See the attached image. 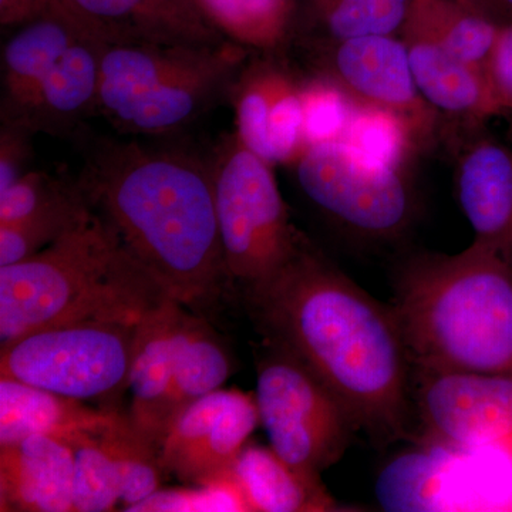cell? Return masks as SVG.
Here are the masks:
<instances>
[{"label":"cell","mask_w":512,"mask_h":512,"mask_svg":"<svg viewBox=\"0 0 512 512\" xmlns=\"http://www.w3.org/2000/svg\"><path fill=\"white\" fill-rule=\"evenodd\" d=\"M128 511L138 512H249L237 478L231 470L191 488L156 491Z\"/></svg>","instance_id":"cell-32"},{"label":"cell","mask_w":512,"mask_h":512,"mask_svg":"<svg viewBox=\"0 0 512 512\" xmlns=\"http://www.w3.org/2000/svg\"><path fill=\"white\" fill-rule=\"evenodd\" d=\"M412 0H303L295 5L291 33L306 46L402 32Z\"/></svg>","instance_id":"cell-23"},{"label":"cell","mask_w":512,"mask_h":512,"mask_svg":"<svg viewBox=\"0 0 512 512\" xmlns=\"http://www.w3.org/2000/svg\"><path fill=\"white\" fill-rule=\"evenodd\" d=\"M232 473L249 512L350 511L329 494L320 478L295 470L271 446L248 443L235 460Z\"/></svg>","instance_id":"cell-22"},{"label":"cell","mask_w":512,"mask_h":512,"mask_svg":"<svg viewBox=\"0 0 512 512\" xmlns=\"http://www.w3.org/2000/svg\"><path fill=\"white\" fill-rule=\"evenodd\" d=\"M210 160L225 276L244 292L284 268L308 238L291 221L274 165L237 134H224Z\"/></svg>","instance_id":"cell-6"},{"label":"cell","mask_w":512,"mask_h":512,"mask_svg":"<svg viewBox=\"0 0 512 512\" xmlns=\"http://www.w3.org/2000/svg\"><path fill=\"white\" fill-rule=\"evenodd\" d=\"M232 373V362L207 323L194 316L181 343L173 379L165 400L168 429L185 407L215 390H220Z\"/></svg>","instance_id":"cell-25"},{"label":"cell","mask_w":512,"mask_h":512,"mask_svg":"<svg viewBox=\"0 0 512 512\" xmlns=\"http://www.w3.org/2000/svg\"><path fill=\"white\" fill-rule=\"evenodd\" d=\"M484 72L504 113H512V25L498 28Z\"/></svg>","instance_id":"cell-35"},{"label":"cell","mask_w":512,"mask_h":512,"mask_svg":"<svg viewBox=\"0 0 512 512\" xmlns=\"http://www.w3.org/2000/svg\"><path fill=\"white\" fill-rule=\"evenodd\" d=\"M101 434L72 447L74 512L111 511L121 501L119 470Z\"/></svg>","instance_id":"cell-29"},{"label":"cell","mask_w":512,"mask_h":512,"mask_svg":"<svg viewBox=\"0 0 512 512\" xmlns=\"http://www.w3.org/2000/svg\"><path fill=\"white\" fill-rule=\"evenodd\" d=\"M417 439L483 446L512 439V375L413 372Z\"/></svg>","instance_id":"cell-12"},{"label":"cell","mask_w":512,"mask_h":512,"mask_svg":"<svg viewBox=\"0 0 512 512\" xmlns=\"http://www.w3.org/2000/svg\"><path fill=\"white\" fill-rule=\"evenodd\" d=\"M342 141L367 163L400 171H406L420 147L413 127L400 114L367 104H357Z\"/></svg>","instance_id":"cell-26"},{"label":"cell","mask_w":512,"mask_h":512,"mask_svg":"<svg viewBox=\"0 0 512 512\" xmlns=\"http://www.w3.org/2000/svg\"><path fill=\"white\" fill-rule=\"evenodd\" d=\"M113 454L120 476L121 503L128 511L160 490V451L148 443L131 424L128 416L117 413L101 434Z\"/></svg>","instance_id":"cell-27"},{"label":"cell","mask_w":512,"mask_h":512,"mask_svg":"<svg viewBox=\"0 0 512 512\" xmlns=\"http://www.w3.org/2000/svg\"><path fill=\"white\" fill-rule=\"evenodd\" d=\"M104 43L93 29L84 30L37 86L19 120L9 126L36 136L73 137L99 116Z\"/></svg>","instance_id":"cell-14"},{"label":"cell","mask_w":512,"mask_h":512,"mask_svg":"<svg viewBox=\"0 0 512 512\" xmlns=\"http://www.w3.org/2000/svg\"><path fill=\"white\" fill-rule=\"evenodd\" d=\"M392 306L413 372L512 375V266L473 241L454 255L413 256Z\"/></svg>","instance_id":"cell-3"},{"label":"cell","mask_w":512,"mask_h":512,"mask_svg":"<svg viewBox=\"0 0 512 512\" xmlns=\"http://www.w3.org/2000/svg\"><path fill=\"white\" fill-rule=\"evenodd\" d=\"M386 511H512V439L453 446L417 439L380 471Z\"/></svg>","instance_id":"cell-7"},{"label":"cell","mask_w":512,"mask_h":512,"mask_svg":"<svg viewBox=\"0 0 512 512\" xmlns=\"http://www.w3.org/2000/svg\"><path fill=\"white\" fill-rule=\"evenodd\" d=\"M192 319L194 315L171 299L137 325L130 373L133 402L128 419L158 451L168 431L165 400Z\"/></svg>","instance_id":"cell-15"},{"label":"cell","mask_w":512,"mask_h":512,"mask_svg":"<svg viewBox=\"0 0 512 512\" xmlns=\"http://www.w3.org/2000/svg\"><path fill=\"white\" fill-rule=\"evenodd\" d=\"M403 28L433 37L466 62L484 66L500 26L473 0H412Z\"/></svg>","instance_id":"cell-24"},{"label":"cell","mask_w":512,"mask_h":512,"mask_svg":"<svg viewBox=\"0 0 512 512\" xmlns=\"http://www.w3.org/2000/svg\"><path fill=\"white\" fill-rule=\"evenodd\" d=\"M261 424L255 394L215 390L185 407L160 447L163 471L198 485L228 473Z\"/></svg>","instance_id":"cell-13"},{"label":"cell","mask_w":512,"mask_h":512,"mask_svg":"<svg viewBox=\"0 0 512 512\" xmlns=\"http://www.w3.org/2000/svg\"><path fill=\"white\" fill-rule=\"evenodd\" d=\"M82 190L55 207L13 224L0 225V266L19 264L52 245L89 214Z\"/></svg>","instance_id":"cell-28"},{"label":"cell","mask_w":512,"mask_h":512,"mask_svg":"<svg viewBox=\"0 0 512 512\" xmlns=\"http://www.w3.org/2000/svg\"><path fill=\"white\" fill-rule=\"evenodd\" d=\"M456 181L474 242L512 266V148L474 137L458 156Z\"/></svg>","instance_id":"cell-17"},{"label":"cell","mask_w":512,"mask_h":512,"mask_svg":"<svg viewBox=\"0 0 512 512\" xmlns=\"http://www.w3.org/2000/svg\"><path fill=\"white\" fill-rule=\"evenodd\" d=\"M255 50L212 45L104 43L99 117L120 136L173 138L231 100Z\"/></svg>","instance_id":"cell-5"},{"label":"cell","mask_w":512,"mask_h":512,"mask_svg":"<svg viewBox=\"0 0 512 512\" xmlns=\"http://www.w3.org/2000/svg\"><path fill=\"white\" fill-rule=\"evenodd\" d=\"M72 447L53 437L30 436L0 446V510L72 512Z\"/></svg>","instance_id":"cell-19"},{"label":"cell","mask_w":512,"mask_h":512,"mask_svg":"<svg viewBox=\"0 0 512 512\" xmlns=\"http://www.w3.org/2000/svg\"><path fill=\"white\" fill-rule=\"evenodd\" d=\"M299 92L308 148L342 141L357 107L352 96L338 82L319 73L299 79Z\"/></svg>","instance_id":"cell-30"},{"label":"cell","mask_w":512,"mask_h":512,"mask_svg":"<svg viewBox=\"0 0 512 512\" xmlns=\"http://www.w3.org/2000/svg\"><path fill=\"white\" fill-rule=\"evenodd\" d=\"M83 151L80 190L128 254L184 308L214 302L228 282L210 156L120 134Z\"/></svg>","instance_id":"cell-2"},{"label":"cell","mask_w":512,"mask_h":512,"mask_svg":"<svg viewBox=\"0 0 512 512\" xmlns=\"http://www.w3.org/2000/svg\"><path fill=\"white\" fill-rule=\"evenodd\" d=\"M137 325L89 320L20 336L2 345L0 377L82 402L117 399L130 389Z\"/></svg>","instance_id":"cell-8"},{"label":"cell","mask_w":512,"mask_h":512,"mask_svg":"<svg viewBox=\"0 0 512 512\" xmlns=\"http://www.w3.org/2000/svg\"><path fill=\"white\" fill-rule=\"evenodd\" d=\"M87 29L93 28L67 5L59 12L18 28L8 39L0 59L2 124H15L19 120L37 86Z\"/></svg>","instance_id":"cell-20"},{"label":"cell","mask_w":512,"mask_h":512,"mask_svg":"<svg viewBox=\"0 0 512 512\" xmlns=\"http://www.w3.org/2000/svg\"><path fill=\"white\" fill-rule=\"evenodd\" d=\"M110 43L212 45L228 39L197 0H67Z\"/></svg>","instance_id":"cell-16"},{"label":"cell","mask_w":512,"mask_h":512,"mask_svg":"<svg viewBox=\"0 0 512 512\" xmlns=\"http://www.w3.org/2000/svg\"><path fill=\"white\" fill-rule=\"evenodd\" d=\"M269 163L295 165L308 150L299 79L284 66L276 82L268 121Z\"/></svg>","instance_id":"cell-31"},{"label":"cell","mask_w":512,"mask_h":512,"mask_svg":"<svg viewBox=\"0 0 512 512\" xmlns=\"http://www.w3.org/2000/svg\"><path fill=\"white\" fill-rule=\"evenodd\" d=\"M255 399L269 444L306 476L320 478L338 463L359 430L338 397L281 349L259 363Z\"/></svg>","instance_id":"cell-9"},{"label":"cell","mask_w":512,"mask_h":512,"mask_svg":"<svg viewBox=\"0 0 512 512\" xmlns=\"http://www.w3.org/2000/svg\"><path fill=\"white\" fill-rule=\"evenodd\" d=\"M117 413L111 407L94 410L82 400L0 377V446L30 436H49L73 447L103 433Z\"/></svg>","instance_id":"cell-21"},{"label":"cell","mask_w":512,"mask_h":512,"mask_svg":"<svg viewBox=\"0 0 512 512\" xmlns=\"http://www.w3.org/2000/svg\"><path fill=\"white\" fill-rule=\"evenodd\" d=\"M204 2H205V0H197L198 5H200V6H201V5H202V3H204ZM201 9H202V8H201Z\"/></svg>","instance_id":"cell-38"},{"label":"cell","mask_w":512,"mask_h":512,"mask_svg":"<svg viewBox=\"0 0 512 512\" xmlns=\"http://www.w3.org/2000/svg\"><path fill=\"white\" fill-rule=\"evenodd\" d=\"M35 136L26 128L0 124V192L33 170Z\"/></svg>","instance_id":"cell-34"},{"label":"cell","mask_w":512,"mask_h":512,"mask_svg":"<svg viewBox=\"0 0 512 512\" xmlns=\"http://www.w3.org/2000/svg\"><path fill=\"white\" fill-rule=\"evenodd\" d=\"M400 35L421 96L440 116L446 114L474 128L504 116L483 66L466 62L433 37L416 30L403 28Z\"/></svg>","instance_id":"cell-18"},{"label":"cell","mask_w":512,"mask_h":512,"mask_svg":"<svg viewBox=\"0 0 512 512\" xmlns=\"http://www.w3.org/2000/svg\"><path fill=\"white\" fill-rule=\"evenodd\" d=\"M498 26L512 25V0H473Z\"/></svg>","instance_id":"cell-37"},{"label":"cell","mask_w":512,"mask_h":512,"mask_svg":"<svg viewBox=\"0 0 512 512\" xmlns=\"http://www.w3.org/2000/svg\"><path fill=\"white\" fill-rule=\"evenodd\" d=\"M171 299L90 208L39 254L0 266V343L64 323L137 325Z\"/></svg>","instance_id":"cell-4"},{"label":"cell","mask_w":512,"mask_h":512,"mask_svg":"<svg viewBox=\"0 0 512 512\" xmlns=\"http://www.w3.org/2000/svg\"><path fill=\"white\" fill-rule=\"evenodd\" d=\"M293 168L319 211L363 237H394L412 217L406 171L367 163L343 141L309 147Z\"/></svg>","instance_id":"cell-10"},{"label":"cell","mask_w":512,"mask_h":512,"mask_svg":"<svg viewBox=\"0 0 512 512\" xmlns=\"http://www.w3.org/2000/svg\"><path fill=\"white\" fill-rule=\"evenodd\" d=\"M69 5L67 0H0V26L22 28Z\"/></svg>","instance_id":"cell-36"},{"label":"cell","mask_w":512,"mask_h":512,"mask_svg":"<svg viewBox=\"0 0 512 512\" xmlns=\"http://www.w3.org/2000/svg\"><path fill=\"white\" fill-rule=\"evenodd\" d=\"M272 348L308 367L376 443L407 437L413 366L393 308L336 268L311 241L241 292Z\"/></svg>","instance_id":"cell-1"},{"label":"cell","mask_w":512,"mask_h":512,"mask_svg":"<svg viewBox=\"0 0 512 512\" xmlns=\"http://www.w3.org/2000/svg\"><path fill=\"white\" fill-rule=\"evenodd\" d=\"M306 47L312 52L313 73L338 82L357 104L400 114L413 127L419 146H429L440 114L421 96L402 37H353Z\"/></svg>","instance_id":"cell-11"},{"label":"cell","mask_w":512,"mask_h":512,"mask_svg":"<svg viewBox=\"0 0 512 512\" xmlns=\"http://www.w3.org/2000/svg\"><path fill=\"white\" fill-rule=\"evenodd\" d=\"M79 192L76 177L33 168L8 190L0 192V225L26 220Z\"/></svg>","instance_id":"cell-33"}]
</instances>
